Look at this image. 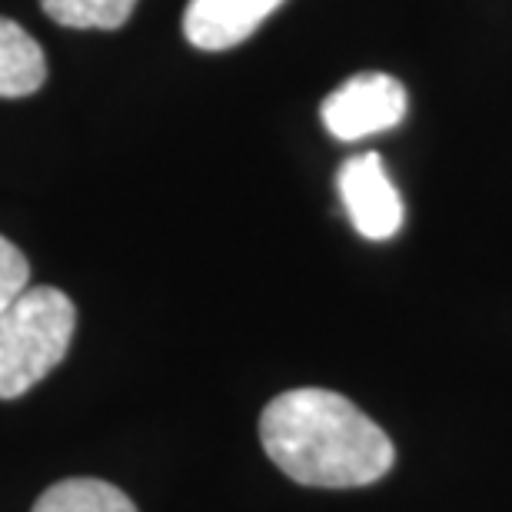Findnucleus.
Masks as SVG:
<instances>
[{
    "label": "nucleus",
    "mask_w": 512,
    "mask_h": 512,
    "mask_svg": "<svg viewBox=\"0 0 512 512\" xmlns=\"http://www.w3.org/2000/svg\"><path fill=\"white\" fill-rule=\"evenodd\" d=\"M266 456L300 486L356 489L393 469L396 449L360 406L333 389H290L260 416Z\"/></svg>",
    "instance_id": "1"
},
{
    "label": "nucleus",
    "mask_w": 512,
    "mask_h": 512,
    "mask_svg": "<svg viewBox=\"0 0 512 512\" xmlns=\"http://www.w3.org/2000/svg\"><path fill=\"white\" fill-rule=\"evenodd\" d=\"M77 310L54 286H30L0 316V399H17L54 373L70 350Z\"/></svg>",
    "instance_id": "2"
},
{
    "label": "nucleus",
    "mask_w": 512,
    "mask_h": 512,
    "mask_svg": "<svg viewBox=\"0 0 512 512\" xmlns=\"http://www.w3.org/2000/svg\"><path fill=\"white\" fill-rule=\"evenodd\" d=\"M320 117L323 127L343 143L386 133L403 124L406 87L389 74H356L323 100Z\"/></svg>",
    "instance_id": "3"
},
{
    "label": "nucleus",
    "mask_w": 512,
    "mask_h": 512,
    "mask_svg": "<svg viewBox=\"0 0 512 512\" xmlns=\"http://www.w3.org/2000/svg\"><path fill=\"white\" fill-rule=\"evenodd\" d=\"M336 187L353 227L366 240H389L403 227V200L380 153H356L336 173Z\"/></svg>",
    "instance_id": "4"
},
{
    "label": "nucleus",
    "mask_w": 512,
    "mask_h": 512,
    "mask_svg": "<svg viewBox=\"0 0 512 512\" xmlns=\"http://www.w3.org/2000/svg\"><path fill=\"white\" fill-rule=\"evenodd\" d=\"M283 0H190L183 10V37L197 50H230L253 37V30Z\"/></svg>",
    "instance_id": "5"
},
{
    "label": "nucleus",
    "mask_w": 512,
    "mask_h": 512,
    "mask_svg": "<svg viewBox=\"0 0 512 512\" xmlns=\"http://www.w3.org/2000/svg\"><path fill=\"white\" fill-rule=\"evenodd\" d=\"M47 80V57L34 37L0 17V97H30Z\"/></svg>",
    "instance_id": "6"
},
{
    "label": "nucleus",
    "mask_w": 512,
    "mask_h": 512,
    "mask_svg": "<svg viewBox=\"0 0 512 512\" xmlns=\"http://www.w3.org/2000/svg\"><path fill=\"white\" fill-rule=\"evenodd\" d=\"M34 512H137V506L104 479H64L37 499Z\"/></svg>",
    "instance_id": "7"
},
{
    "label": "nucleus",
    "mask_w": 512,
    "mask_h": 512,
    "mask_svg": "<svg viewBox=\"0 0 512 512\" xmlns=\"http://www.w3.org/2000/svg\"><path fill=\"white\" fill-rule=\"evenodd\" d=\"M40 7L60 27L117 30L130 20L137 0H40Z\"/></svg>",
    "instance_id": "8"
},
{
    "label": "nucleus",
    "mask_w": 512,
    "mask_h": 512,
    "mask_svg": "<svg viewBox=\"0 0 512 512\" xmlns=\"http://www.w3.org/2000/svg\"><path fill=\"white\" fill-rule=\"evenodd\" d=\"M30 290V263L7 237H0V316Z\"/></svg>",
    "instance_id": "9"
}]
</instances>
